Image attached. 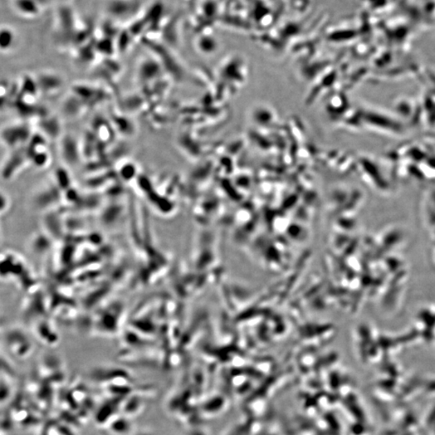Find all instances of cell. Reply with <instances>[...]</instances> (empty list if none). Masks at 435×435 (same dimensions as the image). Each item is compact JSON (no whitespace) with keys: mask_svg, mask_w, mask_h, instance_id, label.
<instances>
[{"mask_svg":"<svg viewBox=\"0 0 435 435\" xmlns=\"http://www.w3.org/2000/svg\"><path fill=\"white\" fill-rule=\"evenodd\" d=\"M30 130L23 124L5 127L0 131V140L8 149L16 150L22 148L28 140H30Z\"/></svg>","mask_w":435,"mask_h":435,"instance_id":"cell-1","label":"cell"},{"mask_svg":"<svg viewBox=\"0 0 435 435\" xmlns=\"http://www.w3.org/2000/svg\"><path fill=\"white\" fill-rule=\"evenodd\" d=\"M111 431L112 433L118 434V435H125L129 434L131 432V427L130 426V423L123 421V420H120V423L118 421H115L111 425Z\"/></svg>","mask_w":435,"mask_h":435,"instance_id":"cell-2","label":"cell"},{"mask_svg":"<svg viewBox=\"0 0 435 435\" xmlns=\"http://www.w3.org/2000/svg\"><path fill=\"white\" fill-rule=\"evenodd\" d=\"M13 35L11 32H0V50H7L13 44Z\"/></svg>","mask_w":435,"mask_h":435,"instance_id":"cell-3","label":"cell"},{"mask_svg":"<svg viewBox=\"0 0 435 435\" xmlns=\"http://www.w3.org/2000/svg\"><path fill=\"white\" fill-rule=\"evenodd\" d=\"M10 88L8 87L7 83L0 82V109H3V105L6 104L10 97Z\"/></svg>","mask_w":435,"mask_h":435,"instance_id":"cell-4","label":"cell"},{"mask_svg":"<svg viewBox=\"0 0 435 435\" xmlns=\"http://www.w3.org/2000/svg\"><path fill=\"white\" fill-rule=\"evenodd\" d=\"M5 203H6V198H5L4 195L0 194V209L6 206V204Z\"/></svg>","mask_w":435,"mask_h":435,"instance_id":"cell-5","label":"cell"}]
</instances>
